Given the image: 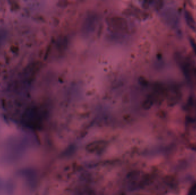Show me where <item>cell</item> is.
<instances>
[{
  "mask_svg": "<svg viewBox=\"0 0 196 195\" xmlns=\"http://www.w3.org/2000/svg\"><path fill=\"white\" fill-rule=\"evenodd\" d=\"M180 60L179 63L181 68L186 79L190 82L193 81L195 80H196V66L186 58Z\"/></svg>",
  "mask_w": 196,
  "mask_h": 195,
  "instance_id": "6da1fadb",
  "label": "cell"
},
{
  "mask_svg": "<svg viewBox=\"0 0 196 195\" xmlns=\"http://www.w3.org/2000/svg\"><path fill=\"white\" fill-rule=\"evenodd\" d=\"M181 92L177 87L173 86L170 89L167 93V102L170 106L176 105L180 100L181 98Z\"/></svg>",
  "mask_w": 196,
  "mask_h": 195,
  "instance_id": "7a4b0ae2",
  "label": "cell"
},
{
  "mask_svg": "<svg viewBox=\"0 0 196 195\" xmlns=\"http://www.w3.org/2000/svg\"><path fill=\"white\" fill-rule=\"evenodd\" d=\"M185 18L189 27L196 32V22L192 14L189 12L186 11L185 13Z\"/></svg>",
  "mask_w": 196,
  "mask_h": 195,
  "instance_id": "3957f363",
  "label": "cell"
},
{
  "mask_svg": "<svg viewBox=\"0 0 196 195\" xmlns=\"http://www.w3.org/2000/svg\"><path fill=\"white\" fill-rule=\"evenodd\" d=\"M188 195H196V184L190 188L188 192Z\"/></svg>",
  "mask_w": 196,
  "mask_h": 195,
  "instance_id": "277c9868",
  "label": "cell"
},
{
  "mask_svg": "<svg viewBox=\"0 0 196 195\" xmlns=\"http://www.w3.org/2000/svg\"><path fill=\"white\" fill-rule=\"evenodd\" d=\"M190 45L192 46V48L193 49L195 53H196V42L193 39H190Z\"/></svg>",
  "mask_w": 196,
  "mask_h": 195,
  "instance_id": "5b68a950",
  "label": "cell"
},
{
  "mask_svg": "<svg viewBox=\"0 0 196 195\" xmlns=\"http://www.w3.org/2000/svg\"></svg>",
  "mask_w": 196,
  "mask_h": 195,
  "instance_id": "8992f818",
  "label": "cell"
}]
</instances>
